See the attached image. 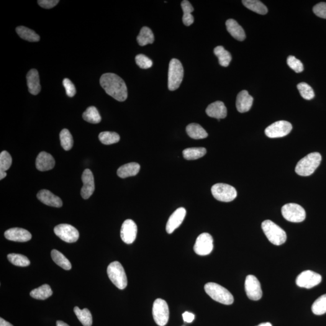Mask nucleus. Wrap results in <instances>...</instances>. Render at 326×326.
<instances>
[{
	"label": "nucleus",
	"instance_id": "f257e3e1",
	"mask_svg": "<svg viewBox=\"0 0 326 326\" xmlns=\"http://www.w3.org/2000/svg\"><path fill=\"white\" fill-rule=\"evenodd\" d=\"M100 84L105 92L119 102L125 101L128 97V89L125 82L117 74L105 73L100 79Z\"/></svg>",
	"mask_w": 326,
	"mask_h": 326
},
{
	"label": "nucleus",
	"instance_id": "f03ea898",
	"mask_svg": "<svg viewBox=\"0 0 326 326\" xmlns=\"http://www.w3.org/2000/svg\"><path fill=\"white\" fill-rule=\"evenodd\" d=\"M322 155L318 152H312L303 158L298 162L296 173L300 176L311 175L320 166Z\"/></svg>",
	"mask_w": 326,
	"mask_h": 326
},
{
	"label": "nucleus",
	"instance_id": "7ed1b4c3",
	"mask_svg": "<svg viewBox=\"0 0 326 326\" xmlns=\"http://www.w3.org/2000/svg\"><path fill=\"white\" fill-rule=\"evenodd\" d=\"M261 228L269 242L275 245H281L285 243L287 236L284 230L270 220H264Z\"/></svg>",
	"mask_w": 326,
	"mask_h": 326
},
{
	"label": "nucleus",
	"instance_id": "20e7f679",
	"mask_svg": "<svg viewBox=\"0 0 326 326\" xmlns=\"http://www.w3.org/2000/svg\"><path fill=\"white\" fill-rule=\"evenodd\" d=\"M205 292L215 301L230 305L234 302L233 295L225 287L215 283H208L204 286Z\"/></svg>",
	"mask_w": 326,
	"mask_h": 326
},
{
	"label": "nucleus",
	"instance_id": "39448f33",
	"mask_svg": "<svg viewBox=\"0 0 326 326\" xmlns=\"http://www.w3.org/2000/svg\"><path fill=\"white\" fill-rule=\"evenodd\" d=\"M184 68L181 62L176 59L170 61L168 71V88L169 90L178 89L183 81Z\"/></svg>",
	"mask_w": 326,
	"mask_h": 326
},
{
	"label": "nucleus",
	"instance_id": "423d86ee",
	"mask_svg": "<svg viewBox=\"0 0 326 326\" xmlns=\"http://www.w3.org/2000/svg\"><path fill=\"white\" fill-rule=\"evenodd\" d=\"M108 276L112 283L119 289H124L128 284V279L124 268L119 261H113L107 268Z\"/></svg>",
	"mask_w": 326,
	"mask_h": 326
},
{
	"label": "nucleus",
	"instance_id": "0eeeda50",
	"mask_svg": "<svg viewBox=\"0 0 326 326\" xmlns=\"http://www.w3.org/2000/svg\"><path fill=\"white\" fill-rule=\"evenodd\" d=\"M212 194L216 199L225 202L233 201L238 195L235 187L224 183L214 185L212 187Z\"/></svg>",
	"mask_w": 326,
	"mask_h": 326
},
{
	"label": "nucleus",
	"instance_id": "6e6552de",
	"mask_svg": "<svg viewBox=\"0 0 326 326\" xmlns=\"http://www.w3.org/2000/svg\"><path fill=\"white\" fill-rule=\"evenodd\" d=\"M282 214L284 219L291 222H302L306 219V212L301 205L289 203L283 205Z\"/></svg>",
	"mask_w": 326,
	"mask_h": 326
},
{
	"label": "nucleus",
	"instance_id": "1a4fd4ad",
	"mask_svg": "<svg viewBox=\"0 0 326 326\" xmlns=\"http://www.w3.org/2000/svg\"><path fill=\"white\" fill-rule=\"evenodd\" d=\"M152 314L154 320L158 326H165L168 322L169 310L165 300L158 299L153 303Z\"/></svg>",
	"mask_w": 326,
	"mask_h": 326
},
{
	"label": "nucleus",
	"instance_id": "9d476101",
	"mask_svg": "<svg viewBox=\"0 0 326 326\" xmlns=\"http://www.w3.org/2000/svg\"><path fill=\"white\" fill-rule=\"evenodd\" d=\"M292 129V126L284 120L276 122L269 126L265 130L267 137L271 138H281L288 135Z\"/></svg>",
	"mask_w": 326,
	"mask_h": 326
},
{
	"label": "nucleus",
	"instance_id": "9b49d317",
	"mask_svg": "<svg viewBox=\"0 0 326 326\" xmlns=\"http://www.w3.org/2000/svg\"><path fill=\"white\" fill-rule=\"evenodd\" d=\"M322 281V277L319 274L310 270L302 272L296 279L298 286L310 289L319 284Z\"/></svg>",
	"mask_w": 326,
	"mask_h": 326
},
{
	"label": "nucleus",
	"instance_id": "f8f14e48",
	"mask_svg": "<svg viewBox=\"0 0 326 326\" xmlns=\"http://www.w3.org/2000/svg\"><path fill=\"white\" fill-rule=\"evenodd\" d=\"M195 253L199 256L210 255L214 249V239L209 233H204L196 239L194 245Z\"/></svg>",
	"mask_w": 326,
	"mask_h": 326
},
{
	"label": "nucleus",
	"instance_id": "ddd939ff",
	"mask_svg": "<svg viewBox=\"0 0 326 326\" xmlns=\"http://www.w3.org/2000/svg\"><path fill=\"white\" fill-rule=\"evenodd\" d=\"M54 232L61 239L67 243L76 242L79 238V233L75 227L69 224H60L54 228Z\"/></svg>",
	"mask_w": 326,
	"mask_h": 326
},
{
	"label": "nucleus",
	"instance_id": "4468645a",
	"mask_svg": "<svg viewBox=\"0 0 326 326\" xmlns=\"http://www.w3.org/2000/svg\"><path fill=\"white\" fill-rule=\"evenodd\" d=\"M245 288L249 299L258 301L262 297V291H261L260 282L255 276L248 275L246 277Z\"/></svg>",
	"mask_w": 326,
	"mask_h": 326
},
{
	"label": "nucleus",
	"instance_id": "2eb2a0df",
	"mask_svg": "<svg viewBox=\"0 0 326 326\" xmlns=\"http://www.w3.org/2000/svg\"><path fill=\"white\" fill-rule=\"evenodd\" d=\"M137 235V226L131 219L126 220L123 223L120 236L123 242L131 244L134 242Z\"/></svg>",
	"mask_w": 326,
	"mask_h": 326
},
{
	"label": "nucleus",
	"instance_id": "dca6fc26",
	"mask_svg": "<svg viewBox=\"0 0 326 326\" xmlns=\"http://www.w3.org/2000/svg\"><path fill=\"white\" fill-rule=\"evenodd\" d=\"M83 187L81 189V194L85 199H88L93 194L95 190L93 174L89 169H86L82 175Z\"/></svg>",
	"mask_w": 326,
	"mask_h": 326
},
{
	"label": "nucleus",
	"instance_id": "f3484780",
	"mask_svg": "<svg viewBox=\"0 0 326 326\" xmlns=\"http://www.w3.org/2000/svg\"><path fill=\"white\" fill-rule=\"evenodd\" d=\"M186 215V210L183 207L179 208L169 217L166 224V232L169 234L173 233L183 223Z\"/></svg>",
	"mask_w": 326,
	"mask_h": 326
},
{
	"label": "nucleus",
	"instance_id": "a211bd4d",
	"mask_svg": "<svg viewBox=\"0 0 326 326\" xmlns=\"http://www.w3.org/2000/svg\"><path fill=\"white\" fill-rule=\"evenodd\" d=\"M5 238L7 240L14 242H25L32 239V235L27 230L21 228H12L4 233Z\"/></svg>",
	"mask_w": 326,
	"mask_h": 326
},
{
	"label": "nucleus",
	"instance_id": "6ab92c4d",
	"mask_svg": "<svg viewBox=\"0 0 326 326\" xmlns=\"http://www.w3.org/2000/svg\"><path fill=\"white\" fill-rule=\"evenodd\" d=\"M205 112L209 117L215 118L217 120L224 119L227 115V108L221 101H217L210 104L205 110Z\"/></svg>",
	"mask_w": 326,
	"mask_h": 326
},
{
	"label": "nucleus",
	"instance_id": "aec40b11",
	"mask_svg": "<svg viewBox=\"0 0 326 326\" xmlns=\"http://www.w3.org/2000/svg\"><path fill=\"white\" fill-rule=\"evenodd\" d=\"M253 104V97L246 90L240 91L236 99V105L238 111L241 113L250 111Z\"/></svg>",
	"mask_w": 326,
	"mask_h": 326
},
{
	"label": "nucleus",
	"instance_id": "412c9836",
	"mask_svg": "<svg viewBox=\"0 0 326 326\" xmlns=\"http://www.w3.org/2000/svg\"><path fill=\"white\" fill-rule=\"evenodd\" d=\"M55 165V159L50 153L41 152L38 155L36 160V167L41 172L50 171Z\"/></svg>",
	"mask_w": 326,
	"mask_h": 326
},
{
	"label": "nucleus",
	"instance_id": "4be33fe9",
	"mask_svg": "<svg viewBox=\"0 0 326 326\" xmlns=\"http://www.w3.org/2000/svg\"><path fill=\"white\" fill-rule=\"evenodd\" d=\"M38 199L48 206L60 208L63 206V202L60 197L51 193L48 190H42L38 192Z\"/></svg>",
	"mask_w": 326,
	"mask_h": 326
},
{
	"label": "nucleus",
	"instance_id": "5701e85b",
	"mask_svg": "<svg viewBox=\"0 0 326 326\" xmlns=\"http://www.w3.org/2000/svg\"><path fill=\"white\" fill-rule=\"evenodd\" d=\"M28 89L30 93L37 95L40 93L41 87L38 71L36 69H32L26 76Z\"/></svg>",
	"mask_w": 326,
	"mask_h": 326
},
{
	"label": "nucleus",
	"instance_id": "b1692460",
	"mask_svg": "<svg viewBox=\"0 0 326 326\" xmlns=\"http://www.w3.org/2000/svg\"><path fill=\"white\" fill-rule=\"evenodd\" d=\"M226 27L228 32L232 37L239 41L245 39L246 35L244 30L235 20L229 19L226 22Z\"/></svg>",
	"mask_w": 326,
	"mask_h": 326
},
{
	"label": "nucleus",
	"instance_id": "393cba45",
	"mask_svg": "<svg viewBox=\"0 0 326 326\" xmlns=\"http://www.w3.org/2000/svg\"><path fill=\"white\" fill-rule=\"evenodd\" d=\"M140 166L137 163H130L120 167L117 170V175L121 178L137 175L139 173Z\"/></svg>",
	"mask_w": 326,
	"mask_h": 326
},
{
	"label": "nucleus",
	"instance_id": "a878e982",
	"mask_svg": "<svg viewBox=\"0 0 326 326\" xmlns=\"http://www.w3.org/2000/svg\"><path fill=\"white\" fill-rule=\"evenodd\" d=\"M186 132L193 139H204L208 137V133L201 125L197 123H191L186 127Z\"/></svg>",
	"mask_w": 326,
	"mask_h": 326
},
{
	"label": "nucleus",
	"instance_id": "bb28decb",
	"mask_svg": "<svg viewBox=\"0 0 326 326\" xmlns=\"http://www.w3.org/2000/svg\"><path fill=\"white\" fill-rule=\"evenodd\" d=\"M17 33L21 38L29 42H38L40 40V37L32 29L24 26L17 27Z\"/></svg>",
	"mask_w": 326,
	"mask_h": 326
},
{
	"label": "nucleus",
	"instance_id": "cd10ccee",
	"mask_svg": "<svg viewBox=\"0 0 326 326\" xmlns=\"http://www.w3.org/2000/svg\"><path fill=\"white\" fill-rule=\"evenodd\" d=\"M53 292L48 284H43L30 292V296L37 300H45L52 296Z\"/></svg>",
	"mask_w": 326,
	"mask_h": 326
},
{
	"label": "nucleus",
	"instance_id": "c85d7f7f",
	"mask_svg": "<svg viewBox=\"0 0 326 326\" xmlns=\"http://www.w3.org/2000/svg\"><path fill=\"white\" fill-rule=\"evenodd\" d=\"M214 53L219 60L220 65L227 67L232 61V58L229 51L226 50L222 46H217L214 49Z\"/></svg>",
	"mask_w": 326,
	"mask_h": 326
},
{
	"label": "nucleus",
	"instance_id": "c756f323",
	"mask_svg": "<svg viewBox=\"0 0 326 326\" xmlns=\"http://www.w3.org/2000/svg\"><path fill=\"white\" fill-rule=\"evenodd\" d=\"M137 43L140 46H145L154 42L152 31L148 27H143L137 38Z\"/></svg>",
	"mask_w": 326,
	"mask_h": 326
},
{
	"label": "nucleus",
	"instance_id": "7c9ffc66",
	"mask_svg": "<svg viewBox=\"0 0 326 326\" xmlns=\"http://www.w3.org/2000/svg\"><path fill=\"white\" fill-rule=\"evenodd\" d=\"M242 3L246 8L261 15H265L268 9L262 2L258 0H243Z\"/></svg>",
	"mask_w": 326,
	"mask_h": 326
},
{
	"label": "nucleus",
	"instance_id": "2f4dec72",
	"mask_svg": "<svg viewBox=\"0 0 326 326\" xmlns=\"http://www.w3.org/2000/svg\"><path fill=\"white\" fill-rule=\"evenodd\" d=\"M207 153L204 148H191L184 150L183 152L184 158L187 160H195L204 156Z\"/></svg>",
	"mask_w": 326,
	"mask_h": 326
},
{
	"label": "nucleus",
	"instance_id": "473e14b6",
	"mask_svg": "<svg viewBox=\"0 0 326 326\" xmlns=\"http://www.w3.org/2000/svg\"><path fill=\"white\" fill-rule=\"evenodd\" d=\"M51 256L53 261L58 266H61V268L65 269V270H70L71 269L70 261L66 259V257L63 254H62L58 250H53L51 251Z\"/></svg>",
	"mask_w": 326,
	"mask_h": 326
},
{
	"label": "nucleus",
	"instance_id": "72a5a7b5",
	"mask_svg": "<svg viewBox=\"0 0 326 326\" xmlns=\"http://www.w3.org/2000/svg\"><path fill=\"white\" fill-rule=\"evenodd\" d=\"M83 119L86 122L97 124L101 122L102 118L100 115L98 110L95 107H89L86 111L83 113Z\"/></svg>",
	"mask_w": 326,
	"mask_h": 326
},
{
	"label": "nucleus",
	"instance_id": "f704fd0d",
	"mask_svg": "<svg viewBox=\"0 0 326 326\" xmlns=\"http://www.w3.org/2000/svg\"><path fill=\"white\" fill-rule=\"evenodd\" d=\"M74 312L78 317V320L84 326H91L92 324V318L91 312L88 309L85 308L80 309L78 307L74 308Z\"/></svg>",
	"mask_w": 326,
	"mask_h": 326
},
{
	"label": "nucleus",
	"instance_id": "c9c22d12",
	"mask_svg": "<svg viewBox=\"0 0 326 326\" xmlns=\"http://www.w3.org/2000/svg\"><path fill=\"white\" fill-rule=\"evenodd\" d=\"M99 140L104 145H109L119 142L120 138L117 133L114 132L105 131L100 133Z\"/></svg>",
	"mask_w": 326,
	"mask_h": 326
},
{
	"label": "nucleus",
	"instance_id": "e433bc0d",
	"mask_svg": "<svg viewBox=\"0 0 326 326\" xmlns=\"http://www.w3.org/2000/svg\"><path fill=\"white\" fill-rule=\"evenodd\" d=\"M7 259L13 265L17 266L25 267L30 265V261L26 256L19 254H9Z\"/></svg>",
	"mask_w": 326,
	"mask_h": 326
},
{
	"label": "nucleus",
	"instance_id": "4c0bfd02",
	"mask_svg": "<svg viewBox=\"0 0 326 326\" xmlns=\"http://www.w3.org/2000/svg\"><path fill=\"white\" fill-rule=\"evenodd\" d=\"M312 311L315 315H322L326 313V294L318 298L312 306Z\"/></svg>",
	"mask_w": 326,
	"mask_h": 326
},
{
	"label": "nucleus",
	"instance_id": "58836bf2",
	"mask_svg": "<svg viewBox=\"0 0 326 326\" xmlns=\"http://www.w3.org/2000/svg\"><path fill=\"white\" fill-rule=\"evenodd\" d=\"M60 141L62 147L64 150H70L73 146V137L71 133L67 129H64L61 130L60 134Z\"/></svg>",
	"mask_w": 326,
	"mask_h": 326
},
{
	"label": "nucleus",
	"instance_id": "ea45409f",
	"mask_svg": "<svg viewBox=\"0 0 326 326\" xmlns=\"http://www.w3.org/2000/svg\"><path fill=\"white\" fill-rule=\"evenodd\" d=\"M297 88L303 98L311 100L314 98L315 93L311 87L304 82L298 84Z\"/></svg>",
	"mask_w": 326,
	"mask_h": 326
},
{
	"label": "nucleus",
	"instance_id": "a19ab883",
	"mask_svg": "<svg viewBox=\"0 0 326 326\" xmlns=\"http://www.w3.org/2000/svg\"><path fill=\"white\" fill-rule=\"evenodd\" d=\"M12 163V158L9 153L7 151H2L0 154V171L6 172L8 170Z\"/></svg>",
	"mask_w": 326,
	"mask_h": 326
},
{
	"label": "nucleus",
	"instance_id": "79ce46f5",
	"mask_svg": "<svg viewBox=\"0 0 326 326\" xmlns=\"http://www.w3.org/2000/svg\"><path fill=\"white\" fill-rule=\"evenodd\" d=\"M287 64L290 68L296 73H301L304 70V64L294 56H289L287 59Z\"/></svg>",
	"mask_w": 326,
	"mask_h": 326
},
{
	"label": "nucleus",
	"instance_id": "37998d69",
	"mask_svg": "<svg viewBox=\"0 0 326 326\" xmlns=\"http://www.w3.org/2000/svg\"><path fill=\"white\" fill-rule=\"evenodd\" d=\"M135 62L137 65L142 69L150 68L153 65L152 61L143 54L136 56Z\"/></svg>",
	"mask_w": 326,
	"mask_h": 326
},
{
	"label": "nucleus",
	"instance_id": "c03bdc74",
	"mask_svg": "<svg viewBox=\"0 0 326 326\" xmlns=\"http://www.w3.org/2000/svg\"><path fill=\"white\" fill-rule=\"evenodd\" d=\"M63 86L65 87L66 95L68 97H73L76 93V90L74 85L70 79L65 78L63 80Z\"/></svg>",
	"mask_w": 326,
	"mask_h": 326
},
{
	"label": "nucleus",
	"instance_id": "a18cd8bd",
	"mask_svg": "<svg viewBox=\"0 0 326 326\" xmlns=\"http://www.w3.org/2000/svg\"><path fill=\"white\" fill-rule=\"evenodd\" d=\"M313 11L317 17L326 19V2H320L315 5Z\"/></svg>",
	"mask_w": 326,
	"mask_h": 326
},
{
	"label": "nucleus",
	"instance_id": "49530a36",
	"mask_svg": "<svg viewBox=\"0 0 326 326\" xmlns=\"http://www.w3.org/2000/svg\"><path fill=\"white\" fill-rule=\"evenodd\" d=\"M58 0H38V3L44 9H51L58 4Z\"/></svg>",
	"mask_w": 326,
	"mask_h": 326
},
{
	"label": "nucleus",
	"instance_id": "de8ad7c7",
	"mask_svg": "<svg viewBox=\"0 0 326 326\" xmlns=\"http://www.w3.org/2000/svg\"><path fill=\"white\" fill-rule=\"evenodd\" d=\"M181 7L182 9H183L184 14H192V12L194 10V7L192 6L191 2L187 1V0H184V1L181 2Z\"/></svg>",
	"mask_w": 326,
	"mask_h": 326
},
{
	"label": "nucleus",
	"instance_id": "09e8293b",
	"mask_svg": "<svg viewBox=\"0 0 326 326\" xmlns=\"http://www.w3.org/2000/svg\"><path fill=\"white\" fill-rule=\"evenodd\" d=\"M183 22L186 26H190V25L193 24L194 22V17L192 14H183Z\"/></svg>",
	"mask_w": 326,
	"mask_h": 326
},
{
	"label": "nucleus",
	"instance_id": "8fccbe9b",
	"mask_svg": "<svg viewBox=\"0 0 326 326\" xmlns=\"http://www.w3.org/2000/svg\"><path fill=\"white\" fill-rule=\"evenodd\" d=\"M183 320L185 322L191 323L195 319V315L191 312H185L183 314Z\"/></svg>",
	"mask_w": 326,
	"mask_h": 326
},
{
	"label": "nucleus",
	"instance_id": "3c124183",
	"mask_svg": "<svg viewBox=\"0 0 326 326\" xmlns=\"http://www.w3.org/2000/svg\"><path fill=\"white\" fill-rule=\"evenodd\" d=\"M0 326H14L10 324V323L7 322V321L4 320L3 318H0Z\"/></svg>",
	"mask_w": 326,
	"mask_h": 326
},
{
	"label": "nucleus",
	"instance_id": "603ef678",
	"mask_svg": "<svg viewBox=\"0 0 326 326\" xmlns=\"http://www.w3.org/2000/svg\"><path fill=\"white\" fill-rule=\"evenodd\" d=\"M56 326H69L66 323L62 322V321H58L56 322Z\"/></svg>",
	"mask_w": 326,
	"mask_h": 326
},
{
	"label": "nucleus",
	"instance_id": "864d4df0",
	"mask_svg": "<svg viewBox=\"0 0 326 326\" xmlns=\"http://www.w3.org/2000/svg\"><path fill=\"white\" fill-rule=\"evenodd\" d=\"M6 176L7 174L6 172L0 171V179H1V180H2V179H4Z\"/></svg>",
	"mask_w": 326,
	"mask_h": 326
},
{
	"label": "nucleus",
	"instance_id": "5fc2aeb1",
	"mask_svg": "<svg viewBox=\"0 0 326 326\" xmlns=\"http://www.w3.org/2000/svg\"><path fill=\"white\" fill-rule=\"evenodd\" d=\"M257 326H273L270 323H263Z\"/></svg>",
	"mask_w": 326,
	"mask_h": 326
}]
</instances>
